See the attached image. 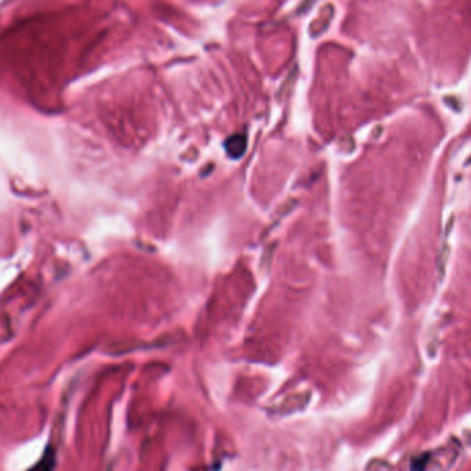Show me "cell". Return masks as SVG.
<instances>
[{"mask_svg": "<svg viewBox=\"0 0 471 471\" xmlns=\"http://www.w3.org/2000/svg\"><path fill=\"white\" fill-rule=\"evenodd\" d=\"M226 149L230 156L240 157L246 150V140L241 135H234L226 142Z\"/></svg>", "mask_w": 471, "mask_h": 471, "instance_id": "6da1fadb", "label": "cell"}]
</instances>
